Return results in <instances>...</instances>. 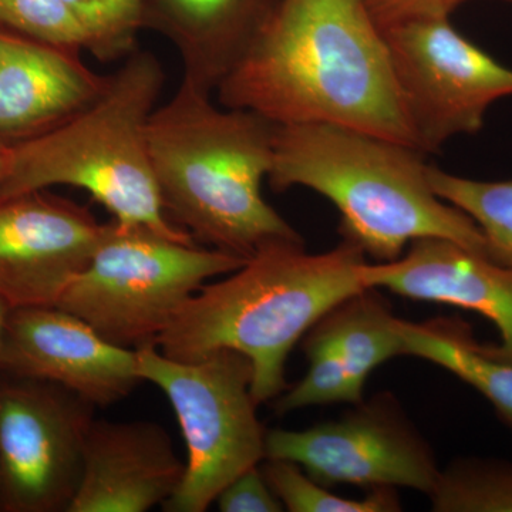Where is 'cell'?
I'll list each match as a JSON object with an SVG mask.
<instances>
[{
  "label": "cell",
  "mask_w": 512,
  "mask_h": 512,
  "mask_svg": "<svg viewBox=\"0 0 512 512\" xmlns=\"http://www.w3.org/2000/svg\"><path fill=\"white\" fill-rule=\"evenodd\" d=\"M80 55L0 28V147L49 133L99 99L109 76Z\"/></svg>",
  "instance_id": "cell-14"
},
{
  "label": "cell",
  "mask_w": 512,
  "mask_h": 512,
  "mask_svg": "<svg viewBox=\"0 0 512 512\" xmlns=\"http://www.w3.org/2000/svg\"><path fill=\"white\" fill-rule=\"evenodd\" d=\"M426 154L338 124H276L272 190L309 188L335 205L343 239L376 262H392L416 239L443 238L490 254L476 222L441 200Z\"/></svg>",
  "instance_id": "cell-4"
},
{
  "label": "cell",
  "mask_w": 512,
  "mask_h": 512,
  "mask_svg": "<svg viewBox=\"0 0 512 512\" xmlns=\"http://www.w3.org/2000/svg\"><path fill=\"white\" fill-rule=\"evenodd\" d=\"M279 0H144V29L160 33L183 63V80L217 92L247 55Z\"/></svg>",
  "instance_id": "cell-16"
},
{
  "label": "cell",
  "mask_w": 512,
  "mask_h": 512,
  "mask_svg": "<svg viewBox=\"0 0 512 512\" xmlns=\"http://www.w3.org/2000/svg\"><path fill=\"white\" fill-rule=\"evenodd\" d=\"M434 192L467 214L483 232L494 261L512 266V178L478 181L430 165Z\"/></svg>",
  "instance_id": "cell-19"
},
{
  "label": "cell",
  "mask_w": 512,
  "mask_h": 512,
  "mask_svg": "<svg viewBox=\"0 0 512 512\" xmlns=\"http://www.w3.org/2000/svg\"><path fill=\"white\" fill-rule=\"evenodd\" d=\"M2 373L59 384L94 407L113 406L141 383L136 350L114 345L59 306L10 311Z\"/></svg>",
  "instance_id": "cell-12"
},
{
  "label": "cell",
  "mask_w": 512,
  "mask_h": 512,
  "mask_svg": "<svg viewBox=\"0 0 512 512\" xmlns=\"http://www.w3.org/2000/svg\"><path fill=\"white\" fill-rule=\"evenodd\" d=\"M247 259L111 220L86 268L56 306L103 338L136 350L154 343L208 279L237 271Z\"/></svg>",
  "instance_id": "cell-6"
},
{
  "label": "cell",
  "mask_w": 512,
  "mask_h": 512,
  "mask_svg": "<svg viewBox=\"0 0 512 512\" xmlns=\"http://www.w3.org/2000/svg\"><path fill=\"white\" fill-rule=\"evenodd\" d=\"M363 278L367 288L480 313L501 338L485 352L512 365V266L450 239L421 238L396 261L366 262Z\"/></svg>",
  "instance_id": "cell-13"
},
{
  "label": "cell",
  "mask_w": 512,
  "mask_h": 512,
  "mask_svg": "<svg viewBox=\"0 0 512 512\" xmlns=\"http://www.w3.org/2000/svg\"><path fill=\"white\" fill-rule=\"evenodd\" d=\"M265 460L298 464L325 487H406L429 495L440 476L433 450L387 393L339 420L266 431Z\"/></svg>",
  "instance_id": "cell-10"
},
{
  "label": "cell",
  "mask_w": 512,
  "mask_h": 512,
  "mask_svg": "<svg viewBox=\"0 0 512 512\" xmlns=\"http://www.w3.org/2000/svg\"><path fill=\"white\" fill-rule=\"evenodd\" d=\"M217 94L221 106L279 126L338 124L416 147L389 47L363 0H279Z\"/></svg>",
  "instance_id": "cell-1"
},
{
  "label": "cell",
  "mask_w": 512,
  "mask_h": 512,
  "mask_svg": "<svg viewBox=\"0 0 512 512\" xmlns=\"http://www.w3.org/2000/svg\"><path fill=\"white\" fill-rule=\"evenodd\" d=\"M164 82L158 57L136 50L82 113L49 133L3 147L0 197L67 185L89 192L120 224L197 242L165 214L151 167L148 123Z\"/></svg>",
  "instance_id": "cell-5"
},
{
  "label": "cell",
  "mask_w": 512,
  "mask_h": 512,
  "mask_svg": "<svg viewBox=\"0 0 512 512\" xmlns=\"http://www.w3.org/2000/svg\"><path fill=\"white\" fill-rule=\"evenodd\" d=\"M302 348L308 357V372L301 382L278 397L276 412L286 414L305 407L336 403L356 406L363 402L362 390L353 384L335 350L309 335L303 336Z\"/></svg>",
  "instance_id": "cell-23"
},
{
  "label": "cell",
  "mask_w": 512,
  "mask_h": 512,
  "mask_svg": "<svg viewBox=\"0 0 512 512\" xmlns=\"http://www.w3.org/2000/svg\"><path fill=\"white\" fill-rule=\"evenodd\" d=\"M400 319L390 311L376 289L350 296L326 313L306 335L335 350L357 389L377 366L404 356Z\"/></svg>",
  "instance_id": "cell-17"
},
{
  "label": "cell",
  "mask_w": 512,
  "mask_h": 512,
  "mask_svg": "<svg viewBox=\"0 0 512 512\" xmlns=\"http://www.w3.org/2000/svg\"><path fill=\"white\" fill-rule=\"evenodd\" d=\"M365 252L343 239L309 254L303 241L259 249L228 278L202 285L175 316L157 346L171 359L194 362L215 350L247 356L258 406L286 390L289 353L326 313L365 291Z\"/></svg>",
  "instance_id": "cell-3"
},
{
  "label": "cell",
  "mask_w": 512,
  "mask_h": 512,
  "mask_svg": "<svg viewBox=\"0 0 512 512\" xmlns=\"http://www.w3.org/2000/svg\"><path fill=\"white\" fill-rule=\"evenodd\" d=\"M12 306L0 296V373H2L3 350H5L6 329Z\"/></svg>",
  "instance_id": "cell-27"
},
{
  "label": "cell",
  "mask_w": 512,
  "mask_h": 512,
  "mask_svg": "<svg viewBox=\"0 0 512 512\" xmlns=\"http://www.w3.org/2000/svg\"><path fill=\"white\" fill-rule=\"evenodd\" d=\"M104 225L47 190L0 197V296L12 308L56 306L89 264Z\"/></svg>",
  "instance_id": "cell-11"
},
{
  "label": "cell",
  "mask_w": 512,
  "mask_h": 512,
  "mask_svg": "<svg viewBox=\"0 0 512 512\" xmlns=\"http://www.w3.org/2000/svg\"><path fill=\"white\" fill-rule=\"evenodd\" d=\"M439 512H512V464L454 461L429 494Z\"/></svg>",
  "instance_id": "cell-20"
},
{
  "label": "cell",
  "mask_w": 512,
  "mask_h": 512,
  "mask_svg": "<svg viewBox=\"0 0 512 512\" xmlns=\"http://www.w3.org/2000/svg\"><path fill=\"white\" fill-rule=\"evenodd\" d=\"M3 168H5V148L0 147V181H2Z\"/></svg>",
  "instance_id": "cell-28"
},
{
  "label": "cell",
  "mask_w": 512,
  "mask_h": 512,
  "mask_svg": "<svg viewBox=\"0 0 512 512\" xmlns=\"http://www.w3.org/2000/svg\"><path fill=\"white\" fill-rule=\"evenodd\" d=\"M363 3L384 32L412 20L450 16L464 0H363Z\"/></svg>",
  "instance_id": "cell-26"
},
{
  "label": "cell",
  "mask_w": 512,
  "mask_h": 512,
  "mask_svg": "<svg viewBox=\"0 0 512 512\" xmlns=\"http://www.w3.org/2000/svg\"><path fill=\"white\" fill-rule=\"evenodd\" d=\"M404 355L429 360L473 386L493 404L512 429V365L488 355L466 323L431 320L410 323L400 319Z\"/></svg>",
  "instance_id": "cell-18"
},
{
  "label": "cell",
  "mask_w": 512,
  "mask_h": 512,
  "mask_svg": "<svg viewBox=\"0 0 512 512\" xmlns=\"http://www.w3.org/2000/svg\"><path fill=\"white\" fill-rule=\"evenodd\" d=\"M92 403L59 384L0 373V512H67Z\"/></svg>",
  "instance_id": "cell-9"
},
{
  "label": "cell",
  "mask_w": 512,
  "mask_h": 512,
  "mask_svg": "<svg viewBox=\"0 0 512 512\" xmlns=\"http://www.w3.org/2000/svg\"><path fill=\"white\" fill-rule=\"evenodd\" d=\"M264 476L285 510L291 512H396L402 511L394 488H373L362 500H349L330 493L302 473L298 464L285 460H266Z\"/></svg>",
  "instance_id": "cell-22"
},
{
  "label": "cell",
  "mask_w": 512,
  "mask_h": 512,
  "mask_svg": "<svg viewBox=\"0 0 512 512\" xmlns=\"http://www.w3.org/2000/svg\"><path fill=\"white\" fill-rule=\"evenodd\" d=\"M464 2H468V0H464ZM500 2L511 3L512 5V0H500Z\"/></svg>",
  "instance_id": "cell-29"
},
{
  "label": "cell",
  "mask_w": 512,
  "mask_h": 512,
  "mask_svg": "<svg viewBox=\"0 0 512 512\" xmlns=\"http://www.w3.org/2000/svg\"><path fill=\"white\" fill-rule=\"evenodd\" d=\"M0 28L83 52V37L62 0H0Z\"/></svg>",
  "instance_id": "cell-24"
},
{
  "label": "cell",
  "mask_w": 512,
  "mask_h": 512,
  "mask_svg": "<svg viewBox=\"0 0 512 512\" xmlns=\"http://www.w3.org/2000/svg\"><path fill=\"white\" fill-rule=\"evenodd\" d=\"M222 512H281L284 511L268 481L258 466L251 467L231 481L218 495Z\"/></svg>",
  "instance_id": "cell-25"
},
{
  "label": "cell",
  "mask_w": 512,
  "mask_h": 512,
  "mask_svg": "<svg viewBox=\"0 0 512 512\" xmlns=\"http://www.w3.org/2000/svg\"><path fill=\"white\" fill-rule=\"evenodd\" d=\"M83 37V50L99 62L127 59L144 30V0H62Z\"/></svg>",
  "instance_id": "cell-21"
},
{
  "label": "cell",
  "mask_w": 512,
  "mask_h": 512,
  "mask_svg": "<svg viewBox=\"0 0 512 512\" xmlns=\"http://www.w3.org/2000/svg\"><path fill=\"white\" fill-rule=\"evenodd\" d=\"M136 359L141 382L157 386L173 407L187 447L183 481L163 511H207L234 478L265 460L251 362L231 349L183 362L154 343L136 349Z\"/></svg>",
  "instance_id": "cell-7"
},
{
  "label": "cell",
  "mask_w": 512,
  "mask_h": 512,
  "mask_svg": "<svg viewBox=\"0 0 512 512\" xmlns=\"http://www.w3.org/2000/svg\"><path fill=\"white\" fill-rule=\"evenodd\" d=\"M448 18L412 20L383 32L416 147L424 154L478 133L495 101L512 96V69Z\"/></svg>",
  "instance_id": "cell-8"
},
{
  "label": "cell",
  "mask_w": 512,
  "mask_h": 512,
  "mask_svg": "<svg viewBox=\"0 0 512 512\" xmlns=\"http://www.w3.org/2000/svg\"><path fill=\"white\" fill-rule=\"evenodd\" d=\"M211 96L181 82L148 123L165 214L195 241L245 259L274 242L302 241L262 194L276 124Z\"/></svg>",
  "instance_id": "cell-2"
},
{
  "label": "cell",
  "mask_w": 512,
  "mask_h": 512,
  "mask_svg": "<svg viewBox=\"0 0 512 512\" xmlns=\"http://www.w3.org/2000/svg\"><path fill=\"white\" fill-rule=\"evenodd\" d=\"M185 473L173 440L151 421L94 420L67 512H146L173 497Z\"/></svg>",
  "instance_id": "cell-15"
}]
</instances>
